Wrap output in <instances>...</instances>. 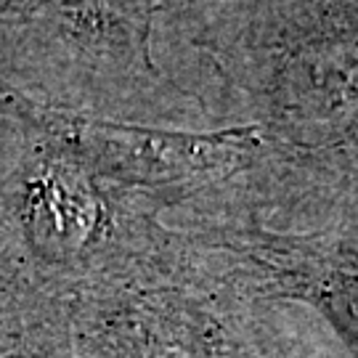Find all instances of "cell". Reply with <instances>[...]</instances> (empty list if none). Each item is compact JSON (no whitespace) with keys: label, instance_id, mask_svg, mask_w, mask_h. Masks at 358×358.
I'll return each mask as SVG.
<instances>
[{"label":"cell","instance_id":"cell-2","mask_svg":"<svg viewBox=\"0 0 358 358\" xmlns=\"http://www.w3.org/2000/svg\"><path fill=\"white\" fill-rule=\"evenodd\" d=\"M154 16L157 0H35L24 24L43 27L77 59L152 75Z\"/></svg>","mask_w":358,"mask_h":358},{"label":"cell","instance_id":"cell-3","mask_svg":"<svg viewBox=\"0 0 358 358\" xmlns=\"http://www.w3.org/2000/svg\"><path fill=\"white\" fill-rule=\"evenodd\" d=\"M32 6H35V0H0V16L24 24Z\"/></svg>","mask_w":358,"mask_h":358},{"label":"cell","instance_id":"cell-1","mask_svg":"<svg viewBox=\"0 0 358 358\" xmlns=\"http://www.w3.org/2000/svg\"><path fill=\"white\" fill-rule=\"evenodd\" d=\"M90 178L120 189H167L234 173L257 149L255 128L223 133L157 130L43 106L27 130Z\"/></svg>","mask_w":358,"mask_h":358}]
</instances>
